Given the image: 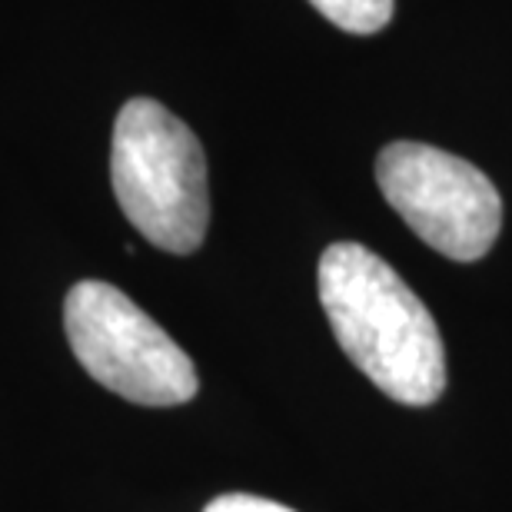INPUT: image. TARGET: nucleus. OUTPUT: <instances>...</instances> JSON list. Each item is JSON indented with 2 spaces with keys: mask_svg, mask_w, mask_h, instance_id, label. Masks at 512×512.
<instances>
[{
  "mask_svg": "<svg viewBox=\"0 0 512 512\" xmlns=\"http://www.w3.org/2000/svg\"><path fill=\"white\" fill-rule=\"evenodd\" d=\"M203 512H293L280 503H273V499H263V496H250V493H227L220 499H213V503L203 509Z\"/></svg>",
  "mask_w": 512,
  "mask_h": 512,
  "instance_id": "6",
  "label": "nucleus"
},
{
  "mask_svg": "<svg viewBox=\"0 0 512 512\" xmlns=\"http://www.w3.org/2000/svg\"><path fill=\"white\" fill-rule=\"evenodd\" d=\"M376 183L406 227L449 260H479L503 230V200L493 180L429 143H389L376 160Z\"/></svg>",
  "mask_w": 512,
  "mask_h": 512,
  "instance_id": "4",
  "label": "nucleus"
},
{
  "mask_svg": "<svg viewBox=\"0 0 512 512\" xmlns=\"http://www.w3.org/2000/svg\"><path fill=\"white\" fill-rule=\"evenodd\" d=\"M110 180L124 217L167 253H197L210 227L203 147L180 117L150 97L127 100L114 124Z\"/></svg>",
  "mask_w": 512,
  "mask_h": 512,
  "instance_id": "2",
  "label": "nucleus"
},
{
  "mask_svg": "<svg viewBox=\"0 0 512 512\" xmlns=\"http://www.w3.org/2000/svg\"><path fill=\"white\" fill-rule=\"evenodd\" d=\"M333 27L346 34H380L393 17V0H310Z\"/></svg>",
  "mask_w": 512,
  "mask_h": 512,
  "instance_id": "5",
  "label": "nucleus"
},
{
  "mask_svg": "<svg viewBox=\"0 0 512 512\" xmlns=\"http://www.w3.org/2000/svg\"><path fill=\"white\" fill-rule=\"evenodd\" d=\"M64 330L77 363L130 403L180 406L197 396L193 360L117 286L104 280L70 286Z\"/></svg>",
  "mask_w": 512,
  "mask_h": 512,
  "instance_id": "3",
  "label": "nucleus"
},
{
  "mask_svg": "<svg viewBox=\"0 0 512 512\" xmlns=\"http://www.w3.org/2000/svg\"><path fill=\"white\" fill-rule=\"evenodd\" d=\"M320 303L356 370L403 406H429L446 389L443 336L426 303L383 256L333 243L320 256Z\"/></svg>",
  "mask_w": 512,
  "mask_h": 512,
  "instance_id": "1",
  "label": "nucleus"
}]
</instances>
